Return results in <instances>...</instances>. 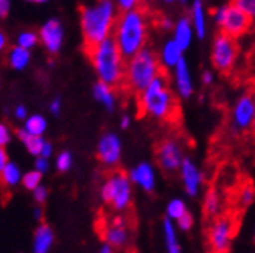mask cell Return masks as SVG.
<instances>
[{
    "label": "cell",
    "instance_id": "obj_13",
    "mask_svg": "<svg viewBox=\"0 0 255 253\" xmlns=\"http://www.w3.org/2000/svg\"><path fill=\"white\" fill-rule=\"evenodd\" d=\"M64 37H66V30L59 19L52 17L42 23L39 30V42L48 55H58L61 52Z\"/></svg>",
    "mask_w": 255,
    "mask_h": 253
},
{
    "label": "cell",
    "instance_id": "obj_49",
    "mask_svg": "<svg viewBox=\"0 0 255 253\" xmlns=\"http://www.w3.org/2000/svg\"><path fill=\"white\" fill-rule=\"evenodd\" d=\"M33 216H34V219H36V221H42L44 210H42V207H41V205L34 207V210H33Z\"/></svg>",
    "mask_w": 255,
    "mask_h": 253
},
{
    "label": "cell",
    "instance_id": "obj_12",
    "mask_svg": "<svg viewBox=\"0 0 255 253\" xmlns=\"http://www.w3.org/2000/svg\"><path fill=\"white\" fill-rule=\"evenodd\" d=\"M255 117V96L243 93L238 96L231 110V126L235 132H243L252 128Z\"/></svg>",
    "mask_w": 255,
    "mask_h": 253
},
{
    "label": "cell",
    "instance_id": "obj_51",
    "mask_svg": "<svg viewBox=\"0 0 255 253\" xmlns=\"http://www.w3.org/2000/svg\"><path fill=\"white\" fill-rule=\"evenodd\" d=\"M25 2H28V3H36V5H42V3L50 2V0H25Z\"/></svg>",
    "mask_w": 255,
    "mask_h": 253
},
{
    "label": "cell",
    "instance_id": "obj_11",
    "mask_svg": "<svg viewBox=\"0 0 255 253\" xmlns=\"http://www.w3.org/2000/svg\"><path fill=\"white\" fill-rule=\"evenodd\" d=\"M123 154V143L119 134L105 132L98 138L97 143V157L100 163L106 168H116Z\"/></svg>",
    "mask_w": 255,
    "mask_h": 253
},
{
    "label": "cell",
    "instance_id": "obj_24",
    "mask_svg": "<svg viewBox=\"0 0 255 253\" xmlns=\"http://www.w3.org/2000/svg\"><path fill=\"white\" fill-rule=\"evenodd\" d=\"M8 66L9 69L16 70V72H22L25 70L31 62V50L22 48L19 45H14L9 52H8Z\"/></svg>",
    "mask_w": 255,
    "mask_h": 253
},
{
    "label": "cell",
    "instance_id": "obj_35",
    "mask_svg": "<svg viewBox=\"0 0 255 253\" xmlns=\"http://www.w3.org/2000/svg\"><path fill=\"white\" fill-rule=\"evenodd\" d=\"M232 3L238 6L246 16L255 19V0H232Z\"/></svg>",
    "mask_w": 255,
    "mask_h": 253
},
{
    "label": "cell",
    "instance_id": "obj_32",
    "mask_svg": "<svg viewBox=\"0 0 255 253\" xmlns=\"http://www.w3.org/2000/svg\"><path fill=\"white\" fill-rule=\"evenodd\" d=\"M73 167V156L70 151H61L55 159V168L59 172H67Z\"/></svg>",
    "mask_w": 255,
    "mask_h": 253
},
{
    "label": "cell",
    "instance_id": "obj_9",
    "mask_svg": "<svg viewBox=\"0 0 255 253\" xmlns=\"http://www.w3.org/2000/svg\"><path fill=\"white\" fill-rule=\"evenodd\" d=\"M184 148L179 140L173 137L163 138L157 145L156 149V159L162 171L165 172H176L179 171V167L184 160Z\"/></svg>",
    "mask_w": 255,
    "mask_h": 253
},
{
    "label": "cell",
    "instance_id": "obj_17",
    "mask_svg": "<svg viewBox=\"0 0 255 253\" xmlns=\"http://www.w3.org/2000/svg\"><path fill=\"white\" fill-rule=\"evenodd\" d=\"M103 239L105 243L111 244L114 249H123L129 243V230H128L126 222L123 218H116L112 222L105 227L103 230Z\"/></svg>",
    "mask_w": 255,
    "mask_h": 253
},
{
    "label": "cell",
    "instance_id": "obj_42",
    "mask_svg": "<svg viewBox=\"0 0 255 253\" xmlns=\"http://www.w3.org/2000/svg\"><path fill=\"white\" fill-rule=\"evenodd\" d=\"M201 83L204 84V85H212L213 83H215V75H213V72H210V70H204L202 72V75H201Z\"/></svg>",
    "mask_w": 255,
    "mask_h": 253
},
{
    "label": "cell",
    "instance_id": "obj_2",
    "mask_svg": "<svg viewBox=\"0 0 255 253\" xmlns=\"http://www.w3.org/2000/svg\"><path fill=\"white\" fill-rule=\"evenodd\" d=\"M148 34H149L148 16L142 8L137 6L120 12L116 22V27H114L112 37L122 55L128 59L146 47Z\"/></svg>",
    "mask_w": 255,
    "mask_h": 253
},
{
    "label": "cell",
    "instance_id": "obj_25",
    "mask_svg": "<svg viewBox=\"0 0 255 253\" xmlns=\"http://www.w3.org/2000/svg\"><path fill=\"white\" fill-rule=\"evenodd\" d=\"M22 169L17 163L14 162H6L5 167L0 169V183L6 188H16L22 182Z\"/></svg>",
    "mask_w": 255,
    "mask_h": 253
},
{
    "label": "cell",
    "instance_id": "obj_47",
    "mask_svg": "<svg viewBox=\"0 0 255 253\" xmlns=\"http://www.w3.org/2000/svg\"><path fill=\"white\" fill-rule=\"evenodd\" d=\"M8 47V36L5 34L3 30H0V53L5 52Z\"/></svg>",
    "mask_w": 255,
    "mask_h": 253
},
{
    "label": "cell",
    "instance_id": "obj_29",
    "mask_svg": "<svg viewBox=\"0 0 255 253\" xmlns=\"http://www.w3.org/2000/svg\"><path fill=\"white\" fill-rule=\"evenodd\" d=\"M187 211H188L187 204L181 197H173L167 204V208H165V214H167V218H170L171 221H177Z\"/></svg>",
    "mask_w": 255,
    "mask_h": 253
},
{
    "label": "cell",
    "instance_id": "obj_23",
    "mask_svg": "<svg viewBox=\"0 0 255 253\" xmlns=\"http://www.w3.org/2000/svg\"><path fill=\"white\" fill-rule=\"evenodd\" d=\"M162 232H163V243H165L167 253H182L179 238H177V227L174 221L165 216L162 221Z\"/></svg>",
    "mask_w": 255,
    "mask_h": 253
},
{
    "label": "cell",
    "instance_id": "obj_50",
    "mask_svg": "<svg viewBox=\"0 0 255 253\" xmlns=\"http://www.w3.org/2000/svg\"><path fill=\"white\" fill-rule=\"evenodd\" d=\"M98 253H116V249H114L111 244L105 243V244H101V247H100Z\"/></svg>",
    "mask_w": 255,
    "mask_h": 253
},
{
    "label": "cell",
    "instance_id": "obj_39",
    "mask_svg": "<svg viewBox=\"0 0 255 253\" xmlns=\"http://www.w3.org/2000/svg\"><path fill=\"white\" fill-rule=\"evenodd\" d=\"M114 2H116V5L119 6L120 11H128V9L137 8L142 0H114Z\"/></svg>",
    "mask_w": 255,
    "mask_h": 253
},
{
    "label": "cell",
    "instance_id": "obj_31",
    "mask_svg": "<svg viewBox=\"0 0 255 253\" xmlns=\"http://www.w3.org/2000/svg\"><path fill=\"white\" fill-rule=\"evenodd\" d=\"M42 183V174L39 171H36V169H31L28 172H25L22 175V182L20 185L25 188V189H28V191H33L34 188H37Z\"/></svg>",
    "mask_w": 255,
    "mask_h": 253
},
{
    "label": "cell",
    "instance_id": "obj_15",
    "mask_svg": "<svg viewBox=\"0 0 255 253\" xmlns=\"http://www.w3.org/2000/svg\"><path fill=\"white\" fill-rule=\"evenodd\" d=\"M171 72H173L171 80H173L174 93L181 99H190L195 95V81L187 59L182 58Z\"/></svg>",
    "mask_w": 255,
    "mask_h": 253
},
{
    "label": "cell",
    "instance_id": "obj_34",
    "mask_svg": "<svg viewBox=\"0 0 255 253\" xmlns=\"http://www.w3.org/2000/svg\"><path fill=\"white\" fill-rule=\"evenodd\" d=\"M176 227H177V230H181V232H190L191 229H193V225H195V218H193V214H191L190 211H187L185 214H182V216L174 221Z\"/></svg>",
    "mask_w": 255,
    "mask_h": 253
},
{
    "label": "cell",
    "instance_id": "obj_38",
    "mask_svg": "<svg viewBox=\"0 0 255 253\" xmlns=\"http://www.w3.org/2000/svg\"><path fill=\"white\" fill-rule=\"evenodd\" d=\"M34 169L39 171L41 174H45L50 169V159H45L42 156H37L34 160Z\"/></svg>",
    "mask_w": 255,
    "mask_h": 253
},
{
    "label": "cell",
    "instance_id": "obj_56",
    "mask_svg": "<svg viewBox=\"0 0 255 253\" xmlns=\"http://www.w3.org/2000/svg\"><path fill=\"white\" fill-rule=\"evenodd\" d=\"M254 238H255V233H254Z\"/></svg>",
    "mask_w": 255,
    "mask_h": 253
},
{
    "label": "cell",
    "instance_id": "obj_36",
    "mask_svg": "<svg viewBox=\"0 0 255 253\" xmlns=\"http://www.w3.org/2000/svg\"><path fill=\"white\" fill-rule=\"evenodd\" d=\"M11 140H12V131H11V128L6 123L0 121V146L6 148L11 143Z\"/></svg>",
    "mask_w": 255,
    "mask_h": 253
},
{
    "label": "cell",
    "instance_id": "obj_22",
    "mask_svg": "<svg viewBox=\"0 0 255 253\" xmlns=\"http://www.w3.org/2000/svg\"><path fill=\"white\" fill-rule=\"evenodd\" d=\"M92 95L98 104L103 106L108 112H114L117 107V93L116 87H112L103 81H97L92 88Z\"/></svg>",
    "mask_w": 255,
    "mask_h": 253
},
{
    "label": "cell",
    "instance_id": "obj_46",
    "mask_svg": "<svg viewBox=\"0 0 255 253\" xmlns=\"http://www.w3.org/2000/svg\"><path fill=\"white\" fill-rule=\"evenodd\" d=\"M131 121H132V118H131V115H128V113H125V115H122V118H120V128L125 131V129H128L131 126Z\"/></svg>",
    "mask_w": 255,
    "mask_h": 253
},
{
    "label": "cell",
    "instance_id": "obj_5",
    "mask_svg": "<svg viewBox=\"0 0 255 253\" xmlns=\"http://www.w3.org/2000/svg\"><path fill=\"white\" fill-rule=\"evenodd\" d=\"M162 73V66L157 53L148 47L126 59L125 66V84L134 93H140L148 84Z\"/></svg>",
    "mask_w": 255,
    "mask_h": 253
},
{
    "label": "cell",
    "instance_id": "obj_21",
    "mask_svg": "<svg viewBox=\"0 0 255 253\" xmlns=\"http://www.w3.org/2000/svg\"><path fill=\"white\" fill-rule=\"evenodd\" d=\"M157 58H159V62L163 69L173 70L177 62L184 58V50L177 45L176 41L171 37V39H167L162 44Z\"/></svg>",
    "mask_w": 255,
    "mask_h": 253
},
{
    "label": "cell",
    "instance_id": "obj_3",
    "mask_svg": "<svg viewBox=\"0 0 255 253\" xmlns=\"http://www.w3.org/2000/svg\"><path fill=\"white\" fill-rule=\"evenodd\" d=\"M138 109L145 117L157 121H168L174 117L177 101L165 75H157L148 87L138 93Z\"/></svg>",
    "mask_w": 255,
    "mask_h": 253
},
{
    "label": "cell",
    "instance_id": "obj_6",
    "mask_svg": "<svg viewBox=\"0 0 255 253\" xmlns=\"http://www.w3.org/2000/svg\"><path fill=\"white\" fill-rule=\"evenodd\" d=\"M101 200L119 213L126 211L132 204V182L126 172H111L100 188Z\"/></svg>",
    "mask_w": 255,
    "mask_h": 253
},
{
    "label": "cell",
    "instance_id": "obj_27",
    "mask_svg": "<svg viewBox=\"0 0 255 253\" xmlns=\"http://www.w3.org/2000/svg\"><path fill=\"white\" fill-rule=\"evenodd\" d=\"M16 135H17L19 140L22 142V145L25 146V149L28 151V154H31L34 157H37V156L41 154V149H42V146L45 143V138L44 137L31 135V134H28L27 131H25L23 128L17 129Z\"/></svg>",
    "mask_w": 255,
    "mask_h": 253
},
{
    "label": "cell",
    "instance_id": "obj_20",
    "mask_svg": "<svg viewBox=\"0 0 255 253\" xmlns=\"http://www.w3.org/2000/svg\"><path fill=\"white\" fill-rule=\"evenodd\" d=\"M55 243V232L53 229L45 222H41L36 227L33 235V244L31 253H50Z\"/></svg>",
    "mask_w": 255,
    "mask_h": 253
},
{
    "label": "cell",
    "instance_id": "obj_28",
    "mask_svg": "<svg viewBox=\"0 0 255 253\" xmlns=\"http://www.w3.org/2000/svg\"><path fill=\"white\" fill-rule=\"evenodd\" d=\"M23 129L31 135L44 137L48 129V121L41 113H34V115H28L27 120L23 121Z\"/></svg>",
    "mask_w": 255,
    "mask_h": 253
},
{
    "label": "cell",
    "instance_id": "obj_37",
    "mask_svg": "<svg viewBox=\"0 0 255 253\" xmlns=\"http://www.w3.org/2000/svg\"><path fill=\"white\" fill-rule=\"evenodd\" d=\"M31 193H33V199H34V202H36L37 205L45 204L47 199H48V188L44 186L42 183L37 186V188H34Z\"/></svg>",
    "mask_w": 255,
    "mask_h": 253
},
{
    "label": "cell",
    "instance_id": "obj_43",
    "mask_svg": "<svg viewBox=\"0 0 255 253\" xmlns=\"http://www.w3.org/2000/svg\"><path fill=\"white\" fill-rule=\"evenodd\" d=\"M48 109H50V112L53 113V115H59L61 110H62V101H61V98L52 99V103H50Z\"/></svg>",
    "mask_w": 255,
    "mask_h": 253
},
{
    "label": "cell",
    "instance_id": "obj_1",
    "mask_svg": "<svg viewBox=\"0 0 255 253\" xmlns=\"http://www.w3.org/2000/svg\"><path fill=\"white\" fill-rule=\"evenodd\" d=\"M119 11L114 0H95L81 8L80 25L87 48L112 36Z\"/></svg>",
    "mask_w": 255,
    "mask_h": 253
},
{
    "label": "cell",
    "instance_id": "obj_45",
    "mask_svg": "<svg viewBox=\"0 0 255 253\" xmlns=\"http://www.w3.org/2000/svg\"><path fill=\"white\" fill-rule=\"evenodd\" d=\"M11 9V2L9 0H0V17H6Z\"/></svg>",
    "mask_w": 255,
    "mask_h": 253
},
{
    "label": "cell",
    "instance_id": "obj_14",
    "mask_svg": "<svg viewBox=\"0 0 255 253\" xmlns=\"http://www.w3.org/2000/svg\"><path fill=\"white\" fill-rule=\"evenodd\" d=\"M179 177L188 197H198L204 185V172L191 157H184L179 167Z\"/></svg>",
    "mask_w": 255,
    "mask_h": 253
},
{
    "label": "cell",
    "instance_id": "obj_40",
    "mask_svg": "<svg viewBox=\"0 0 255 253\" xmlns=\"http://www.w3.org/2000/svg\"><path fill=\"white\" fill-rule=\"evenodd\" d=\"M12 113H14V118L19 120V121H25L28 117V109L25 104H17L14 107V110H12Z\"/></svg>",
    "mask_w": 255,
    "mask_h": 253
},
{
    "label": "cell",
    "instance_id": "obj_4",
    "mask_svg": "<svg viewBox=\"0 0 255 253\" xmlns=\"http://www.w3.org/2000/svg\"><path fill=\"white\" fill-rule=\"evenodd\" d=\"M87 52L98 81H103L112 87H120L125 83L126 58L122 55L112 36L89 47Z\"/></svg>",
    "mask_w": 255,
    "mask_h": 253
},
{
    "label": "cell",
    "instance_id": "obj_54",
    "mask_svg": "<svg viewBox=\"0 0 255 253\" xmlns=\"http://www.w3.org/2000/svg\"><path fill=\"white\" fill-rule=\"evenodd\" d=\"M251 129H252V131L255 132V117H254V123H252V128H251Z\"/></svg>",
    "mask_w": 255,
    "mask_h": 253
},
{
    "label": "cell",
    "instance_id": "obj_10",
    "mask_svg": "<svg viewBox=\"0 0 255 253\" xmlns=\"http://www.w3.org/2000/svg\"><path fill=\"white\" fill-rule=\"evenodd\" d=\"M235 225L229 216L216 218L209 229V244L213 253H227L234 239Z\"/></svg>",
    "mask_w": 255,
    "mask_h": 253
},
{
    "label": "cell",
    "instance_id": "obj_52",
    "mask_svg": "<svg viewBox=\"0 0 255 253\" xmlns=\"http://www.w3.org/2000/svg\"><path fill=\"white\" fill-rule=\"evenodd\" d=\"M162 3H165V5H173V3H176L177 0H160Z\"/></svg>",
    "mask_w": 255,
    "mask_h": 253
},
{
    "label": "cell",
    "instance_id": "obj_18",
    "mask_svg": "<svg viewBox=\"0 0 255 253\" xmlns=\"http://www.w3.org/2000/svg\"><path fill=\"white\" fill-rule=\"evenodd\" d=\"M188 17L191 20V25H193L196 39L204 41L209 34V16L204 0H191Z\"/></svg>",
    "mask_w": 255,
    "mask_h": 253
},
{
    "label": "cell",
    "instance_id": "obj_48",
    "mask_svg": "<svg viewBox=\"0 0 255 253\" xmlns=\"http://www.w3.org/2000/svg\"><path fill=\"white\" fill-rule=\"evenodd\" d=\"M8 162V156H6V151L3 146H0V169L5 167V163Z\"/></svg>",
    "mask_w": 255,
    "mask_h": 253
},
{
    "label": "cell",
    "instance_id": "obj_41",
    "mask_svg": "<svg viewBox=\"0 0 255 253\" xmlns=\"http://www.w3.org/2000/svg\"><path fill=\"white\" fill-rule=\"evenodd\" d=\"M157 25H159V28L163 30V31H171L173 27H174V20L171 17H168V16H163V17L159 19Z\"/></svg>",
    "mask_w": 255,
    "mask_h": 253
},
{
    "label": "cell",
    "instance_id": "obj_53",
    "mask_svg": "<svg viewBox=\"0 0 255 253\" xmlns=\"http://www.w3.org/2000/svg\"><path fill=\"white\" fill-rule=\"evenodd\" d=\"M177 2H179L181 5H187V3L190 2V0H177Z\"/></svg>",
    "mask_w": 255,
    "mask_h": 253
},
{
    "label": "cell",
    "instance_id": "obj_7",
    "mask_svg": "<svg viewBox=\"0 0 255 253\" xmlns=\"http://www.w3.org/2000/svg\"><path fill=\"white\" fill-rule=\"evenodd\" d=\"M212 22L221 30V33L232 37L243 36L249 28L252 19L234 3L220 5L212 11Z\"/></svg>",
    "mask_w": 255,
    "mask_h": 253
},
{
    "label": "cell",
    "instance_id": "obj_30",
    "mask_svg": "<svg viewBox=\"0 0 255 253\" xmlns=\"http://www.w3.org/2000/svg\"><path fill=\"white\" fill-rule=\"evenodd\" d=\"M37 44H39V33H36L34 30H23L16 36V45L33 50Z\"/></svg>",
    "mask_w": 255,
    "mask_h": 253
},
{
    "label": "cell",
    "instance_id": "obj_44",
    "mask_svg": "<svg viewBox=\"0 0 255 253\" xmlns=\"http://www.w3.org/2000/svg\"><path fill=\"white\" fill-rule=\"evenodd\" d=\"M53 153H55L53 145L45 140V143H44V146H42V149H41V154H39V156H42V157H45V159H52Z\"/></svg>",
    "mask_w": 255,
    "mask_h": 253
},
{
    "label": "cell",
    "instance_id": "obj_55",
    "mask_svg": "<svg viewBox=\"0 0 255 253\" xmlns=\"http://www.w3.org/2000/svg\"><path fill=\"white\" fill-rule=\"evenodd\" d=\"M0 87H2V80H0Z\"/></svg>",
    "mask_w": 255,
    "mask_h": 253
},
{
    "label": "cell",
    "instance_id": "obj_19",
    "mask_svg": "<svg viewBox=\"0 0 255 253\" xmlns=\"http://www.w3.org/2000/svg\"><path fill=\"white\" fill-rule=\"evenodd\" d=\"M171 31H173V39L184 50V52L191 47V44H193L195 37H196L193 25H191V20L188 16H182V17L177 19L174 22V27Z\"/></svg>",
    "mask_w": 255,
    "mask_h": 253
},
{
    "label": "cell",
    "instance_id": "obj_8",
    "mask_svg": "<svg viewBox=\"0 0 255 253\" xmlns=\"http://www.w3.org/2000/svg\"><path fill=\"white\" fill-rule=\"evenodd\" d=\"M237 58L238 45L235 37L220 31V34L215 36L210 47V61L213 69L221 73H229L235 67Z\"/></svg>",
    "mask_w": 255,
    "mask_h": 253
},
{
    "label": "cell",
    "instance_id": "obj_16",
    "mask_svg": "<svg viewBox=\"0 0 255 253\" xmlns=\"http://www.w3.org/2000/svg\"><path fill=\"white\" fill-rule=\"evenodd\" d=\"M128 177L132 182V185L138 186L145 193H152L157 186V172L152 163L140 162L135 167H132L128 172Z\"/></svg>",
    "mask_w": 255,
    "mask_h": 253
},
{
    "label": "cell",
    "instance_id": "obj_26",
    "mask_svg": "<svg viewBox=\"0 0 255 253\" xmlns=\"http://www.w3.org/2000/svg\"><path fill=\"white\" fill-rule=\"evenodd\" d=\"M204 214L207 218H218L220 213L223 210V199L221 194L218 193V189L210 188L207 189V193L204 194V202H202Z\"/></svg>",
    "mask_w": 255,
    "mask_h": 253
},
{
    "label": "cell",
    "instance_id": "obj_33",
    "mask_svg": "<svg viewBox=\"0 0 255 253\" xmlns=\"http://www.w3.org/2000/svg\"><path fill=\"white\" fill-rule=\"evenodd\" d=\"M255 200V188L252 185H245L241 188L240 196H238V202L241 207H249L254 204Z\"/></svg>",
    "mask_w": 255,
    "mask_h": 253
}]
</instances>
